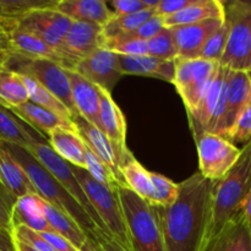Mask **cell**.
Masks as SVG:
<instances>
[{"instance_id": "cell-11", "label": "cell", "mask_w": 251, "mask_h": 251, "mask_svg": "<svg viewBox=\"0 0 251 251\" xmlns=\"http://www.w3.org/2000/svg\"><path fill=\"white\" fill-rule=\"evenodd\" d=\"M27 151L31 152L36 159L38 162H41L46 169L48 172H50L51 176L78 201L81 206L86 210V212L90 215V217L92 218L93 222L97 225V227L100 228L102 232L108 233L107 228L104 227L103 222L100 221V216L97 215V212L95 211V208L91 205L90 200L86 196L85 191H83L82 186L78 183L77 178L75 176V174L71 171L70 163L68 161H65L64 158H61L49 144H44V142H37L33 146L31 147ZM109 234V233H108Z\"/></svg>"}, {"instance_id": "cell-37", "label": "cell", "mask_w": 251, "mask_h": 251, "mask_svg": "<svg viewBox=\"0 0 251 251\" xmlns=\"http://www.w3.org/2000/svg\"><path fill=\"white\" fill-rule=\"evenodd\" d=\"M153 196L151 205L156 207H169L176 201L179 196V184H176L167 176L151 172Z\"/></svg>"}, {"instance_id": "cell-3", "label": "cell", "mask_w": 251, "mask_h": 251, "mask_svg": "<svg viewBox=\"0 0 251 251\" xmlns=\"http://www.w3.org/2000/svg\"><path fill=\"white\" fill-rule=\"evenodd\" d=\"M2 144L6 146L15 159L21 164L39 198L73 217L87 234L100 230L90 215L86 212L85 208L78 203V201L51 176L50 172L47 171L41 162L37 161L31 152L16 145L5 144V142Z\"/></svg>"}, {"instance_id": "cell-20", "label": "cell", "mask_w": 251, "mask_h": 251, "mask_svg": "<svg viewBox=\"0 0 251 251\" xmlns=\"http://www.w3.org/2000/svg\"><path fill=\"white\" fill-rule=\"evenodd\" d=\"M201 251H251V227L240 211Z\"/></svg>"}, {"instance_id": "cell-1", "label": "cell", "mask_w": 251, "mask_h": 251, "mask_svg": "<svg viewBox=\"0 0 251 251\" xmlns=\"http://www.w3.org/2000/svg\"><path fill=\"white\" fill-rule=\"evenodd\" d=\"M216 181L200 172L179 183V196L169 207L158 208L167 251H201L212 217Z\"/></svg>"}, {"instance_id": "cell-42", "label": "cell", "mask_w": 251, "mask_h": 251, "mask_svg": "<svg viewBox=\"0 0 251 251\" xmlns=\"http://www.w3.org/2000/svg\"><path fill=\"white\" fill-rule=\"evenodd\" d=\"M227 140L232 144H248L251 140V102L243 112L234 127L228 135Z\"/></svg>"}, {"instance_id": "cell-56", "label": "cell", "mask_w": 251, "mask_h": 251, "mask_svg": "<svg viewBox=\"0 0 251 251\" xmlns=\"http://www.w3.org/2000/svg\"><path fill=\"white\" fill-rule=\"evenodd\" d=\"M248 74H249V76H250V80H251V65H250L249 70H248Z\"/></svg>"}, {"instance_id": "cell-52", "label": "cell", "mask_w": 251, "mask_h": 251, "mask_svg": "<svg viewBox=\"0 0 251 251\" xmlns=\"http://www.w3.org/2000/svg\"><path fill=\"white\" fill-rule=\"evenodd\" d=\"M242 211L244 212V215L247 216L248 221H249V223H250V227H251V191H250L249 196L247 198V200H245Z\"/></svg>"}, {"instance_id": "cell-2", "label": "cell", "mask_w": 251, "mask_h": 251, "mask_svg": "<svg viewBox=\"0 0 251 251\" xmlns=\"http://www.w3.org/2000/svg\"><path fill=\"white\" fill-rule=\"evenodd\" d=\"M250 191L251 140L242 149V154L234 167L226 174L225 178L216 181L213 191L212 217L203 247L243 210Z\"/></svg>"}, {"instance_id": "cell-28", "label": "cell", "mask_w": 251, "mask_h": 251, "mask_svg": "<svg viewBox=\"0 0 251 251\" xmlns=\"http://www.w3.org/2000/svg\"><path fill=\"white\" fill-rule=\"evenodd\" d=\"M25 226L38 233L54 232L41 206V198L36 194L24 196L15 202L11 212V228Z\"/></svg>"}, {"instance_id": "cell-13", "label": "cell", "mask_w": 251, "mask_h": 251, "mask_svg": "<svg viewBox=\"0 0 251 251\" xmlns=\"http://www.w3.org/2000/svg\"><path fill=\"white\" fill-rule=\"evenodd\" d=\"M74 70L102 90L112 92L123 76L119 55L107 48H100L76 64Z\"/></svg>"}, {"instance_id": "cell-29", "label": "cell", "mask_w": 251, "mask_h": 251, "mask_svg": "<svg viewBox=\"0 0 251 251\" xmlns=\"http://www.w3.org/2000/svg\"><path fill=\"white\" fill-rule=\"evenodd\" d=\"M48 142L61 158L73 166L85 168V142L77 131L59 127L51 131Z\"/></svg>"}, {"instance_id": "cell-25", "label": "cell", "mask_w": 251, "mask_h": 251, "mask_svg": "<svg viewBox=\"0 0 251 251\" xmlns=\"http://www.w3.org/2000/svg\"><path fill=\"white\" fill-rule=\"evenodd\" d=\"M10 110L14 112L19 118H21L29 126L33 127L38 132H41L44 137H47V140H48L51 131L59 129V127L77 131L73 120H68L58 117L54 113L34 104L31 100L19 105V107L10 108Z\"/></svg>"}, {"instance_id": "cell-36", "label": "cell", "mask_w": 251, "mask_h": 251, "mask_svg": "<svg viewBox=\"0 0 251 251\" xmlns=\"http://www.w3.org/2000/svg\"><path fill=\"white\" fill-rule=\"evenodd\" d=\"M164 28V22L162 17L153 16L147 22L142 24L141 26L137 27L136 29L131 32H127V33L122 34V36H118L115 38L107 39L105 42V48L112 49L113 47L119 46V44L127 43V42H135V41H150L152 37H154L156 34H158L162 29Z\"/></svg>"}, {"instance_id": "cell-50", "label": "cell", "mask_w": 251, "mask_h": 251, "mask_svg": "<svg viewBox=\"0 0 251 251\" xmlns=\"http://www.w3.org/2000/svg\"><path fill=\"white\" fill-rule=\"evenodd\" d=\"M12 53L11 39H10V33L0 26V56L10 55Z\"/></svg>"}, {"instance_id": "cell-34", "label": "cell", "mask_w": 251, "mask_h": 251, "mask_svg": "<svg viewBox=\"0 0 251 251\" xmlns=\"http://www.w3.org/2000/svg\"><path fill=\"white\" fill-rule=\"evenodd\" d=\"M24 78L27 88H28L29 100L31 102L39 105V107L44 108V109L49 110V112L54 113L58 117L71 120L73 115H71L70 110L68 109V107L60 100H58L53 93L49 92L47 88H44L41 83H38L33 78L27 77V76H24Z\"/></svg>"}, {"instance_id": "cell-41", "label": "cell", "mask_w": 251, "mask_h": 251, "mask_svg": "<svg viewBox=\"0 0 251 251\" xmlns=\"http://www.w3.org/2000/svg\"><path fill=\"white\" fill-rule=\"evenodd\" d=\"M11 230L15 239L29 245L33 249L38 251H55L38 232L31 229V228L25 227V226H16V227L11 228Z\"/></svg>"}, {"instance_id": "cell-35", "label": "cell", "mask_w": 251, "mask_h": 251, "mask_svg": "<svg viewBox=\"0 0 251 251\" xmlns=\"http://www.w3.org/2000/svg\"><path fill=\"white\" fill-rule=\"evenodd\" d=\"M156 16L153 9L144 10V11L136 12V14L122 15V16H113L107 24L103 26L105 39H112L118 36L131 32L141 26L142 24L149 21L151 17Z\"/></svg>"}, {"instance_id": "cell-9", "label": "cell", "mask_w": 251, "mask_h": 251, "mask_svg": "<svg viewBox=\"0 0 251 251\" xmlns=\"http://www.w3.org/2000/svg\"><path fill=\"white\" fill-rule=\"evenodd\" d=\"M229 69L221 65L205 97L194 112L188 113L189 124L195 142L206 132L217 134L226 112V87Z\"/></svg>"}, {"instance_id": "cell-8", "label": "cell", "mask_w": 251, "mask_h": 251, "mask_svg": "<svg viewBox=\"0 0 251 251\" xmlns=\"http://www.w3.org/2000/svg\"><path fill=\"white\" fill-rule=\"evenodd\" d=\"M220 66V63L199 58L176 59V77L173 85L183 100L186 112H194L200 104L215 80Z\"/></svg>"}, {"instance_id": "cell-38", "label": "cell", "mask_w": 251, "mask_h": 251, "mask_svg": "<svg viewBox=\"0 0 251 251\" xmlns=\"http://www.w3.org/2000/svg\"><path fill=\"white\" fill-rule=\"evenodd\" d=\"M230 34V22L229 20L226 17L223 21L222 26L217 29V32L212 34L207 43L203 47L202 51H201L199 59H203V60L215 61V63H220L222 60L223 55L227 49L228 39H229Z\"/></svg>"}, {"instance_id": "cell-12", "label": "cell", "mask_w": 251, "mask_h": 251, "mask_svg": "<svg viewBox=\"0 0 251 251\" xmlns=\"http://www.w3.org/2000/svg\"><path fill=\"white\" fill-rule=\"evenodd\" d=\"M71 24H73V20L70 17L65 16L54 7H47V9L36 10L22 16L15 22L12 28H20L29 32L64 54V38L70 29Z\"/></svg>"}, {"instance_id": "cell-7", "label": "cell", "mask_w": 251, "mask_h": 251, "mask_svg": "<svg viewBox=\"0 0 251 251\" xmlns=\"http://www.w3.org/2000/svg\"><path fill=\"white\" fill-rule=\"evenodd\" d=\"M230 34L221 65L229 70L248 71L251 65V1L225 4Z\"/></svg>"}, {"instance_id": "cell-48", "label": "cell", "mask_w": 251, "mask_h": 251, "mask_svg": "<svg viewBox=\"0 0 251 251\" xmlns=\"http://www.w3.org/2000/svg\"><path fill=\"white\" fill-rule=\"evenodd\" d=\"M49 244L53 247L55 251H80L76 247H74L66 238L60 235L56 232H43L39 233Z\"/></svg>"}, {"instance_id": "cell-15", "label": "cell", "mask_w": 251, "mask_h": 251, "mask_svg": "<svg viewBox=\"0 0 251 251\" xmlns=\"http://www.w3.org/2000/svg\"><path fill=\"white\" fill-rule=\"evenodd\" d=\"M103 26L88 22L73 21L63 43V53L75 61H80L100 48H105Z\"/></svg>"}, {"instance_id": "cell-16", "label": "cell", "mask_w": 251, "mask_h": 251, "mask_svg": "<svg viewBox=\"0 0 251 251\" xmlns=\"http://www.w3.org/2000/svg\"><path fill=\"white\" fill-rule=\"evenodd\" d=\"M225 20H207L193 25L168 27L173 32L178 48V58L198 59L203 47Z\"/></svg>"}, {"instance_id": "cell-40", "label": "cell", "mask_w": 251, "mask_h": 251, "mask_svg": "<svg viewBox=\"0 0 251 251\" xmlns=\"http://www.w3.org/2000/svg\"><path fill=\"white\" fill-rule=\"evenodd\" d=\"M85 169L93 176L97 181L110 189H117L122 185L117 176L112 172V169L104 163L97 154L93 153L92 150L85 144ZM123 186V185H122Z\"/></svg>"}, {"instance_id": "cell-14", "label": "cell", "mask_w": 251, "mask_h": 251, "mask_svg": "<svg viewBox=\"0 0 251 251\" xmlns=\"http://www.w3.org/2000/svg\"><path fill=\"white\" fill-rule=\"evenodd\" d=\"M251 102V80L248 71L229 70L226 87V112L216 135L227 139L240 115Z\"/></svg>"}, {"instance_id": "cell-39", "label": "cell", "mask_w": 251, "mask_h": 251, "mask_svg": "<svg viewBox=\"0 0 251 251\" xmlns=\"http://www.w3.org/2000/svg\"><path fill=\"white\" fill-rule=\"evenodd\" d=\"M149 55L163 60H176L178 58V48L173 32L168 27H164L158 34L147 41Z\"/></svg>"}, {"instance_id": "cell-44", "label": "cell", "mask_w": 251, "mask_h": 251, "mask_svg": "<svg viewBox=\"0 0 251 251\" xmlns=\"http://www.w3.org/2000/svg\"><path fill=\"white\" fill-rule=\"evenodd\" d=\"M90 235L96 240L100 251H134L132 248L126 247L123 243H120L119 240L113 238L110 234L102 232V230H97V232L92 233Z\"/></svg>"}, {"instance_id": "cell-32", "label": "cell", "mask_w": 251, "mask_h": 251, "mask_svg": "<svg viewBox=\"0 0 251 251\" xmlns=\"http://www.w3.org/2000/svg\"><path fill=\"white\" fill-rule=\"evenodd\" d=\"M28 100V88L24 76L9 69L0 71V104L10 109Z\"/></svg>"}, {"instance_id": "cell-18", "label": "cell", "mask_w": 251, "mask_h": 251, "mask_svg": "<svg viewBox=\"0 0 251 251\" xmlns=\"http://www.w3.org/2000/svg\"><path fill=\"white\" fill-rule=\"evenodd\" d=\"M69 81L71 85L74 104L76 110L88 123L97 129H103L102 120H100V87L95 83L90 82L87 78L81 76L75 70L66 69Z\"/></svg>"}, {"instance_id": "cell-43", "label": "cell", "mask_w": 251, "mask_h": 251, "mask_svg": "<svg viewBox=\"0 0 251 251\" xmlns=\"http://www.w3.org/2000/svg\"><path fill=\"white\" fill-rule=\"evenodd\" d=\"M159 0H113L112 5L114 7L113 14L115 16H122V15L136 14V12L144 11V10L154 9L158 5Z\"/></svg>"}, {"instance_id": "cell-54", "label": "cell", "mask_w": 251, "mask_h": 251, "mask_svg": "<svg viewBox=\"0 0 251 251\" xmlns=\"http://www.w3.org/2000/svg\"><path fill=\"white\" fill-rule=\"evenodd\" d=\"M9 56H10V55L0 56V71L4 70V69H6L7 61H9Z\"/></svg>"}, {"instance_id": "cell-31", "label": "cell", "mask_w": 251, "mask_h": 251, "mask_svg": "<svg viewBox=\"0 0 251 251\" xmlns=\"http://www.w3.org/2000/svg\"><path fill=\"white\" fill-rule=\"evenodd\" d=\"M120 171L127 188L145 201L151 202L153 196L151 172L146 171V168L139 161H136L132 153H130L124 159L120 166Z\"/></svg>"}, {"instance_id": "cell-10", "label": "cell", "mask_w": 251, "mask_h": 251, "mask_svg": "<svg viewBox=\"0 0 251 251\" xmlns=\"http://www.w3.org/2000/svg\"><path fill=\"white\" fill-rule=\"evenodd\" d=\"M200 173L206 179L218 181L234 167L242 150L220 135L206 132L196 141Z\"/></svg>"}, {"instance_id": "cell-6", "label": "cell", "mask_w": 251, "mask_h": 251, "mask_svg": "<svg viewBox=\"0 0 251 251\" xmlns=\"http://www.w3.org/2000/svg\"><path fill=\"white\" fill-rule=\"evenodd\" d=\"M6 69L36 80L68 107L73 118L78 115L74 104L70 81L63 65L48 59L27 58L11 53Z\"/></svg>"}, {"instance_id": "cell-22", "label": "cell", "mask_w": 251, "mask_h": 251, "mask_svg": "<svg viewBox=\"0 0 251 251\" xmlns=\"http://www.w3.org/2000/svg\"><path fill=\"white\" fill-rule=\"evenodd\" d=\"M0 142L29 150L37 142L49 144L47 137L17 117L9 108L0 104Z\"/></svg>"}, {"instance_id": "cell-45", "label": "cell", "mask_w": 251, "mask_h": 251, "mask_svg": "<svg viewBox=\"0 0 251 251\" xmlns=\"http://www.w3.org/2000/svg\"><path fill=\"white\" fill-rule=\"evenodd\" d=\"M195 0H159L158 5L154 7V15L158 17H168L171 15L181 11L189 5H191Z\"/></svg>"}, {"instance_id": "cell-24", "label": "cell", "mask_w": 251, "mask_h": 251, "mask_svg": "<svg viewBox=\"0 0 251 251\" xmlns=\"http://www.w3.org/2000/svg\"><path fill=\"white\" fill-rule=\"evenodd\" d=\"M119 64L123 75L147 76L174 83L176 60H163L150 55H119Z\"/></svg>"}, {"instance_id": "cell-46", "label": "cell", "mask_w": 251, "mask_h": 251, "mask_svg": "<svg viewBox=\"0 0 251 251\" xmlns=\"http://www.w3.org/2000/svg\"><path fill=\"white\" fill-rule=\"evenodd\" d=\"M15 200L4 186L0 185V226L11 229V212L14 207Z\"/></svg>"}, {"instance_id": "cell-17", "label": "cell", "mask_w": 251, "mask_h": 251, "mask_svg": "<svg viewBox=\"0 0 251 251\" xmlns=\"http://www.w3.org/2000/svg\"><path fill=\"white\" fill-rule=\"evenodd\" d=\"M100 120L104 134L109 139L120 166L131 152L126 146V122L123 112L113 100L109 92L100 88Z\"/></svg>"}, {"instance_id": "cell-5", "label": "cell", "mask_w": 251, "mask_h": 251, "mask_svg": "<svg viewBox=\"0 0 251 251\" xmlns=\"http://www.w3.org/2000/svg\"><path fill=\"white\" fill-rule=\"evenodd\" d=\"M70 167L108 233L124 245L132 248L117 189H110L100 184L88 173L87 169L73 164Z\"/></svg>"}, {"instance_id": "cell-19", "label": "cell", "mask_w": 251, "mask_h": 251, "mask_svg": "<svg viewBox=\"0 0 251 251\" xmlns=\"http://www.w3.org/2000/svg\"><path fill=\"white\" fill-rule=\"evenodd\" d=\"M9 33L10 39H11L12 53L27 56V58L48 59V60L59 63L65 69H70V70H74L77 64L73 59L65 56L29 32L20 28H12L11 31H9Z\"/></svg>"}, {"instance_id": "cell-30", "label": "cell", "mask_w": 251, "mask_h": 251, "mask_svg": "<svg viewBox=\"0 0 251 251\" xmlns=\"http://www.w3.org/2000/svg\"><path fill=\"white\" fill-rule=\"evenodd\" d=\"M41 206L42 210H43L44 217L47 218V221H48L50 227L54 229V232L63 235V237L66 238L74 247H76L78 250H81V248L83 247V244H85L86 240H87V233L76 223V221L74 220L73 217H70L69 215L64 213L63 211L54 207L53 205L47 202V201L43 200L42 198Z\"/></svg>"}, {"instance_id": "cell-33", "label": "cell", "mask_w": 251, "mask_h": 251, "mask_svg": "<svg viewBox=\"0 0 251 251\" xmlns=\"http://www.w3.org/2000/svg\"><path fill=\"white\" fill-rule=\"evenodd\" d=\"M58 0H0L2 22L1 26L7 32L15 22L32 11L47 7H54Z\"/></svg>"}, {"instance_id": "cell-47", "label": "cell", "mask_w": 251, "mask_h": 251, "mask_svg": "<svg viewBox=\"0 0 251 251\" xmlns=\"http://www.w3.org/2000/svg\"><path fill=\"white\" fill-rule=\"evenodd\" d=\"M109 50L119 54V55H127V56H141L149 55V47L147 42L145 41H135L127 42V43L119 44V46L113 47Z\"/></svg>"}, {"instance_id": "cell-21", "label": "cell", "mask_w": 251, "mask_h": 251, "mask_svg": "<svg viewBox=\"0 0 251 251\" xmlns=\"http://www.w3.org/2000/svg\"><path fill=\"white\" fill-rule=\"evenodd\" d=\"M71 120H73L74 125H75L76 130H77L78 135L83 140V142L92 150L93 153L97 154L98 158L102 159L112 169V172L117 176L118 180L120 181V184L123 186H126L124 178L122 176V171H120V163L118 161L117 154H115L114 149H113L107 135L102 130L93 126L91 123H88L80 114L74 117Z\"/></svg>"}, {"instance_id": "cell-23", "label": "cell", "mask_w": 251, "mask_h": 251, "mask_svg": "<svg viewBox=\"0 0 251 251\" xmlns=\"http://www.w3.org/2000/svg\"><path fill=\"white\" fill-rule=\"evenodd\" d=\"M0 184L15 200L31 194L37 195L26 172L2 142H0Z\"/></svg>"}, {"instance_id": "cell-57", "label": "cell", "mask_w": 251, "mask_h": 251, "mask_svg": "<svg viewBox=\"0 0 251 251\" xmlns=\"http://www.w3.org/2000/svg\"><path fill=\"white\" fill-rule=\"evenodd\" d=\"M0 227H1V226H0ZM4 228H5V227H4Z\"/></svg>"}, {"instance_id": "cell-53", "label": "cell", "mask_w": 251, "mask_h": 251, "mask_svg": "<svg viewBox=\"0 0 251 251\" xmlns=\"http://www.w3.org/2000/svg\"><path fill=\"white\" fill-rule=\"evenodd\" d=\"M15 243H16V251H38V250L33 249V248H31L29 245L19 242V240H16V239H15Z\"/></svg>"}, {"instance_id": "cell-4", "label": "cell", "mask_w": 251, "mask_h": 251, "mask_svg": "<svg viewBox=\"0 0 251 251\" xmlns=\"http://www.w3.org/2000/svg\"><path fill=\"white\" fill-rule=\"evenodd\" d=\"M134 251H167L158 208L127 186L117 188Z\"/></svg>"}, {"instance_id": "cell-51", "label": "cell", "mask_w": 251, "mask_h": 251, "mask_svg": "<svg viewBox=\"0 0 251 251\" xmlns=\"http://www.w3.org/2000/svg\"><path fill=\"white\" fill-rule=\"evenodd\" d=\"M80 251H100V249H98V245L97 243H96V240L88 234L87 240H86V243L83 244V247L81 248Z\"/></svg>"}, {"instance_id": "cell-26", "label": "cell", "mask_w": 251, "mask_h": 251, "mask_svg": "<svg viewBox=\"0 0 251 251\" xmlns=\"http://www.w3.org/2000/svg\"><path fill=\"white\" fill-rule=\"evenodd\" d=\"M73 21L88 22L104 26L113 16L103 0H58L54 6Z\"/></svg>"}, {"instance_id": "cell-58", "label": "cell", "mask_w": 251, "mask_h": 251, "mask_svg": "<svg viewBox=\"0 0 251 251\" xmlns=\"http://www.w3.org/2000/svg\"><path fill=\"white\" fill-rule=\"evenodd\" d=\"M0 185H1V184H0ZM1 186H2V185H1Z\"/></svg>"}, {"instance_id": "cell-55", "label": "cell", "mask_w": 251, "mask_h": 251, "mask_svg": "<svg viewBox=\"0 0 251 251\" xmlns=\"http://www.w3.org/2000/svg\"><path fill=\"white\" fill-rule=\"evenodd\" d=\"M1 22H2V14H1V7H0V26H1Z\"/></svg>"}, {"instance_id": "cell-27", "label": "cell", "mask_w": 251, "mask_h": 251, "mask_svg": "<svg viewBox=\"0 0 251 251\" xmlns=\"http://www.w3.org/2000/svg\"><path fill=\"white\" fill-rule=\"evenodd\" d=\"M225 2L220 0H195L191 5L176 14L164 17V27L199 24L207 20H225Z\"/></svg>"}, {"instance_id": "cell-49", "label": "cell", "mask_w": 251, "mask_h": 251, "mask_svg": "<svg viewBox=\"0 0 251 251\" xmlns=\"http://www.w3.org/2000/svg\"><path fill=\"white\" fill-rule=\"evenodd\" d=\"M0 251H16V243L10 228L0 227Z\"/></svg>"}]
</instances>
